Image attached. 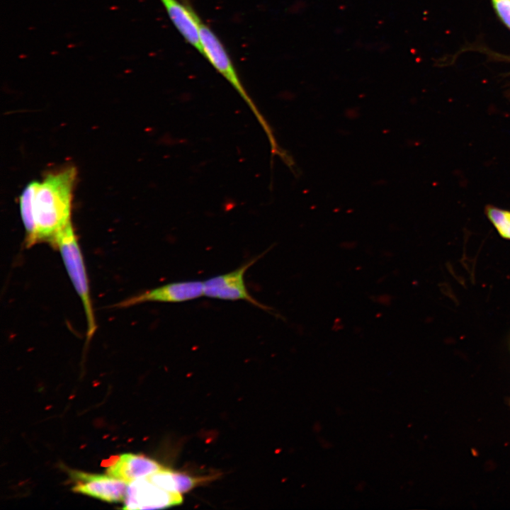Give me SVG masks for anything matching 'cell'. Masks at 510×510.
Returning a JSON list of instances; mask_svg holds the SVG:
<instances>
[{
    "mask_svg": "<svg viewBox=\"0 0 510 510\" xmlns=\"http://www.w3.org/2000/svg\"><path fill=\"white\" fill-rule=\"evenodd\" d=\"M76 176L75 168L69 166L50 173L38 182L33 199V246L41 242L52 244L57 234L71 222Z\"/></svg>",
    "mask_w": 510,
    "mask_h": 510,
    "instance_id": "cell-1",
    "label": "cell"
},
{
    "mask_svg": "<svg viewBox=\"0 0 510 510\" xmlns=\"http://www.w3.org/2000/svg\"><path fill=\"white\" fill-rule=\"evenodd\" d=\"M51 246L60 251L69 278L82 302L86 319V336L89 341L96 329V324L86 266L72 222L57 234Z\"/></svg>",
    "mask_w": 510,
    "mask_h": 510,
    "instance_id": "cell-2",
    "label": "cell"
},
{
    "mask_svg": "<svg viewBox=\"0 0 510 510\" xmlns=\"http://www.w3.org/2000/svg\"><path fill=\"white\" fill-rule=\"evenodd\" d=\"M199 32L202 55L225 78L248 105L265 131L272 148V152H278L272 130L244 89L224 45L212 30L201 19L199 23Z\"/></svg>",
    "mask_w": 510,
    "mask_h": 510,
    "instance_id": "cell-3",
    "label": "cell"
},
{
    "mask_svg": "<svg viewBox=\"0 0 510 510\" xmlns=\"http://www.w3.org/2000/svg\"><path fill=\"white\" fill-rule=\"evenodd\" d=\"M261 255L263 254L249 260L229 273L217 275L204 280V296L222 300H244L265 311L271 310V308L261 304L251 295L244 280L246 271L261 257Z\"/></svg>",
    "mask_w": 510,
    "mask_h": 510,
    "instance_id": "cell-4",
    "label": "cell"
},
{
    "mask_svg": "<svg viewBox=\"0 0 510 510\" xmlns=\"http://www.w3.org/2000/svg\"><path fill=\"white\" fill-rule=\"evenodd\" d=\"M123 501L124 509H154L179 504L182 497L164 490L144 477L128 482Z\"/></svg>",
    "mask_w": 510,
    "mask_h": 510,
    "instance_id": "cell-5",
    "label": "cell"
},
{
    "mask_svg": "<svg viewBox=\"0 0 510 510\" xmlns=\"http://www.w3.org/2000/svg\"><path fill=\"white\" fill-rule=\"evenodd\" d=\"M204 296L203 281L183 280L169 283L147 290L117 305L127 307L144 302L179 303Z\"/></svg>",
    "mask_w": 510,
    "mask_h": 510,
    "instance_id": "cell-6",
    "label": "cell"
},
{
    "mask_svg": "<svg viewBox=\"0 0 510 510\" xmlns=\"http://www.w3.org/2000/svg\"><path fill=\"white\" fill-rule=\"evenodd\" d=\"M76 479L72 490L106 502L123 501L128 482L111 476L73 472Z\"/></svg>",
    "mask_w": 510,
    "mask_h": 510,
    "instance_id": "cell-7",
    "label": "cell"
},
{
    "mask_svg": "<svg viewBox=\"0 0 510 510\" xmlns=\"http://www.w3.org/2000/svg\"><path fill=\"white\" fill-rule=\"evenodd\" d=\"M171 22L185 40L202 54L199 23L200 18L192 7L179 0H159Z\"/></svg>",
    "mask_w": 510,
    "mask_h": 510,
    "instance_id": "cell-8",
    "label": "cell"
},
{
    "mask_svg": "<svg viewBox=\"0 0 510 510\" xmlns=\"http://www.w3.org/2000/svg\"><path fill=\"white\" fill-rule=\"evenodd\" d=\"M163 468L158 463L144 455L125 453L120 455L106 472L109 476L130 482L148 477Z\"/></svg>",
    "mask_w": 510,
    "mask_h": 510,
    "instance_id": "cell-9",
    "label": "cell"
},
{
    "mask_svg": "<svg viewBox=\"0 0 510 510\" xmlns=\"http://www.w3.org/2000/svg\"><path fill=\"white\" fill-rule=\"evenodd\" d=\"M38 181H32L23 191L20 199V212L26 230V245L33 246L35 234V222L33 217V199L38 186Z\"/></svg>",
    "mask_w": 510,
    "mask_h": 510,
    "instance_id": "cell-10",
    "label": "cell"
},
{
    "mask_svg": "<svg viewBox=\"0 0 510 510\" xmlns=\"http://www.w3.org/2000/svg\"><path fill=\"white\" fill-rule=\"evenodd\" d=\"M484 212L499 234L502 238L510 240V210L487 205L485 206Z\"/></svg>",
    "mask_w": 510,
    "mask_h": 510,
    "instance_id": "cell-11",
    "label": "cell"
},
{
    "mask_svg": "<svg viewBox=\"0 0 510 510\" xmlns=\"http://www.w3.org/2000/svg\"><path fill=\"white\" fill-rule=\"evenodd\" d=\"M177 493L182 494L193 489L201 480L186 474L173 472Z\"/></svg>",
    "mask_w": 510,
    "mask_h": 510,
    "instance_id": "cell-12",
    "label": "cell"
},
{
    "mask_svg": "<svg viewBox=\"0 0 510 510\" xmlns=\"http://www.w3.org/2000/svg\"><path fill=\"white\" fill-rule=\"evenodd\" d=\"M492 2L497 16L510 30V0H492Z\"/></svg>",
    "mask_w": 510,
    "mask_h": 510,
    "instance_id": "cell-13",
    "label": "cell"
}]
</instances>
